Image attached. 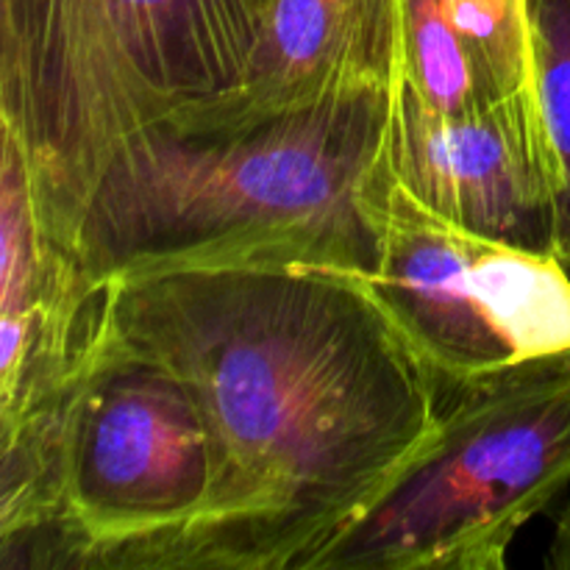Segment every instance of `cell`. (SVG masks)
<instances>
[{"label":"cell","instance_id":"3","mask_svg":"<svg viewBox=\"0 0 570 570\" xmlns=\"http://www.w3.org/2000/svg\"><path fill=\"white\" fill-rule=\"evenodd\" d=\"M0 570H178L212 495L187 384L100 326L50 415L0 429Z\"/></svg>","mask_w":570,"mask_h":570},{"label":"cell","instance_id":"9","mask_svg":"<svg viewBox=\"0 0 570 570\" xmlns=\"http://www.w3.org/2000/svg\"><path fill=\"white\" fill-rule=\"evenodd\" d=\"M401 83V0H271L243 81L176 120H259ZM170 120V117H167Z\"/></svg>","mask_w":570,"mask_h":570},{"label":"cell","instance_id":"1","mask_svg":"<svg viewBox=\"0 0 570 570\" xmlns=\"http://www.w3.org/2000/svg\"><path fill=\"white\" fill-rule=\"evenodd\" d=\"M106 326L187 384L209 432L212 495L178 570H309L438 421V379L360 273L122 278Z\"/></svg>","mask_w":570,"mask_h":570},{"label":"cell","instance_id":"2","mask_svg":"<svg viewBox=\"0 0 570 570\" xmlns=\"http://www.w3.org/2000/svg\"><path fill=\"white\" fill-rule=\"evenodd\" d=\"M390 89L234 122L161 120L106 161L76 232L95 284L195 267L373 276Z\"/></svg>","mask_w":570,"mask_h":570},{"label":"cell","instance_id":"10","mask_svg":"<svg viewBox=\"0 0 570 570\" xmlns=\"http://www.w3.org/2000/svg\"><path fill=\"white\" fill-rule=\"evenodd\" d=\"M445 115L534 98L527 0H401V83Z\"/></svg>","mask_w":570,"mask_h":570},{"label":"cell","instance_id":"7","mask_svg":"<svg viewBox=\"0 0 570 570\" xmlns=\"http://www.w3.org/2000/svg\"><path fill=\"white\" fill-rule=\"evenodd\" d=\"M384 165L426 209L473 234L557 256L560 170L538 95L445 115L406 87L393 95Z\"/></svg>","mask_w":570,"mask_h":570},{"label":"cell","instance_id":"5","mask_svg":"<svg viewBox=\"0 0 570 570\" xmlns=\"http://www.w3.org/2000/svg\"><path fill=\"white\" fill-rule=\"evenodd\" d=\"M570 484V354L440 395L426 443L309 570H504Z\"/></svg>","mask_w":570,"mask_h":570},{"label":"cell","instance_id":"11","mask_svg":"<svg viewBox=\"0 0 570 570\" xmlns=\"http://www.w3.org/2000/svg\"><path fill=\"white\" fill-rule=\"evenodd\" d=\"M532 83L560 170L557 259L570 273V0H527Z\"/></svg>","mask_w":570,"mask_h":570},{"label":"cell","instance_id":"4","mask_svg":"<svg viewBox=\"0 0 570 570\" xmlns=\"http://www.w3.org/2000/svg\"><path fill=\"white\" fill-rule=\"evenodd\" d=\"M271 0H0V128L39 204H87L128 137L232 92Z\"/></svg>","mask_w":570,"mask_h":570},{"label":"cell","instance_id":"12","mask_svg":"<svg viewBox=\"0 0 570 570\" xmlns=\"http://www.w3.org/2000/svg\"><path fill=\"white\" fill-rule=\"evenodd\" d=\"M546 566L551 570H570V501L562 507L560 515H557L554 540H551L549 546Z\"/></svg>","mask_w":570,"mask_h":570},{"label":"cell","instance_id":"6","mask_svg":"<svg viewBox=\"0 0 570 570\" xmlns=\"http://www.w3.org/2000/svg\"><path fill=\"white\" fill-rule=\"evenodd\" d=\"M379 259L365 276L440 384L570 354V273L554 254L473 234L412 198L387 165L376 204Z\"/></svg>","mask_w":570,"mask_h":570},{"label":"cell","instance_id":"8","mask_svg":"<svg viewBox=\"0 0 570 570\" xmlns=\"http://www.w3.org/2000/svg\"><path fill=\"white\" fill-rule=\"evenodd\" d=\"M106 287L39 223L26 156L0 131V429L65 401L98 343Z\"/></svg>","mask_w":570,"mask_h":570}]
</instances>
